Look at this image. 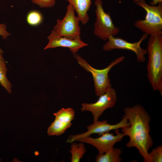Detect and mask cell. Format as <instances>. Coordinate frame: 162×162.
Here are the masks:
<instances>
[{
    "mask_svg": "<svg viewBox=\"0 0 162 162\" xmlns=\"http://www.w3.org/2000/svg\"><path fill=\"white\" fill-rule=\"evenodd\" d=\"M124 111V115L130 123L129 126L122 128L121 130L125 136L129 138L126 146L136 148L144 162H152L148 152L153 144L150 134L151 120L150 115L140 105L127 107Z\"/></svg>",
    "mask_w": 162,
    "mask_h": 162,
    "instance_id": "1",
    "label": "cell"
},
{
    "mask_svg": "<svg viewBox=\"0 0 162 162\" xmlns=\"http://www.w3.org/2000/svg\"><path fill=\"white\" fill-rule=\"evenodd\" d=\"M147 76L154 91L162 95V36H150L147 43Z\"/></svg>",
    "mask_w": 162,
    "mask_h": 162,
    "instance_id": "2",
    "label": "cell"
},
{
    "mask_svg": "<svg viewBox=\"0 0 162 162\" xmlns=\"http://www.w3.org/2000/svg\"><path fill=\"white\" fill-rule=\"evenodd\" d=\"M145 11L144 20H138L134 25L144 33L150 36L162 34V4L158 6L149 5L145 0L135 3Z\"/></svg>",
    "mask_w": 162,
    "mask_h": 162,
    "instance_id": "3",
    "label": "cell"
},
{
    "mask_svg": "<svg viewBox=\"0 0 162 162\" xmlns=\"http://www.w3.org/2000/svg\"><path fill=\"white\" fill-rule=\"evenodd\" d=\"M73 54L80 65L92 75L95 93L97 96H99L105 93L111 87L110 80L109 76L110 71L114 66L123 61L125 58L124 56H120L112 61L106 68L99 69L92 67L76 53Z\"/></svg>",
    "mask_w": 162,
    "mask_h": 162,
    "instance_id": "4",
    "label": "cell"
},
{
    "mask_svg": "<svg viewBox=\"0 0 162 162\" xmlns=\"http://www.w3.org/2000/svg\"><path fill=\"white\" fill-rule=\"evenodd\" d=\"M102 4V0H95L96 18L93 33L98 38L106 40L110 36L117 35L120 29L114 24L110 13L104 11Z\"/></svg>",
    "mask_w": 162,
    "mask_h": 162,
    "instance_id": "5",
    "label": "cell"
},
{
    "mask_svg": "<svg viewBox=\"0 0 162 162\" xmlns=\"http://www.w3.org/2000/svg\"><path fill=\"white\" fill-rule=\"evenodd\" d=\"M75 10L70 4L67 7L66 14L62 19H58L53 29L58 35L71 39L80 38V20L75 16Z\"/></svg>",
    "mask_w": 162,
    "mask_h": 162,
    "instance_id": "6",
    "label": "cell"
},
{
    "mask_svg": "<svg viewBox=\"0 0 162 162\" xmlns=\"http://www.w3.org/2000/svg\"><path fill=\"white\" fill-rule=\"evenodd\" d=\"M148 36L147 34L144 33L138 41L132 43L121 38L110 36L108 38L107 41L104 45L103 49L105 51H110L116 49L131 51L135 53L137 62L143 63L146 61L145 55L147 53V50L142 48L140 45Z\"/></svg>",
    "mask_w": 162,
    "mask_h": 162,
    "instance_id": "7",
    "label": "cell"
},
{
    "mask_svg": "<svg viewBox=\"0 0 162 162\" xmlns=\"http://www.w3.org/2000/svg\"><path fill=\"white\" fill-rule=\"evenodd\" d=\"M99 96L98 99L95 103H82L81 109L82 111H88L92 113L93 122L98 120L106 110L113 107L117 100L116 91L112 87Z\"/></svg>",
    "mask_w": 162,
    "mask_h": 162,
    "instance_id": "8",
    "label": "cell"
},
{
    "mask_svg": "<svg viewBox=\"0 0 162 162\" xmlns=\"http://www.w3.org/2000/svg\"><path fill=\"white\" fill-rule=\"evenodd\" d=\"M130 123L126 117L124 116L122 120L115 124L108 123L106 120L102 121L98 120L93 122L92 124L88 126L87 131L83 133L70 136L67 140V142L71 143L77 141L80 139L90 136L94 134H98L99 136L104 133L110 132L113 130L129 126Z\"/></svg>",
    "mask_w": 162,
    "mask_h": 162,
    "instance_id": "9",
    "label": "cell"
},
{
    "mask_svg": "<svg viewBox=\"0 0 162 162\" xmlns=\"http://www.w3.org/2000/svg\"><path fill=\"white\" fill-rule=\"evenodd\" d=\"M116 134L114 135L109 132L102 134L100 136L94 138L88 136L78 140L77 141L86 143L95 147L99 154H102L113 147L117 142L121 141L125 135L122 133H119L118 129L116 131Z\"/></svg>",
    "mask_w": 162,
    "mask_h": 162,
    "instance_id": "10",
    "label": "cell"
},
{
    "mask_svg": "<svg viewBox=\"0 0 162 162\" xmlns=\"http://www.w3.org/2000/svg\"><path fill=\"white\" fill-rule=\"evenodd\" d=\"M49 42L44 47V50L58 47H63L69 48L73 54L76 52L80 48H83L88 44L84 43L81 38L75 39L59 36L53 29L50 34L47 37Z\"/></svg>",
    "mask_w": 162,
    "mask_h": 162,
    "instance_id": "11",
    "label": "cell"
},
{
    "mask_svg": "<svg viewBox=\"0 0 162 162\" xmlns=\"http://www.w3.org/2000/svg\"><path fill=\"white\" fill-rule=\"evenodd\" d=\"M66 0L74 8L82 24H86L89 20L88 12L92 4V0Z\"/></svg>",
    "mask_w": 162,
    "mask_h": 162,
    "instance_id": "12",
    "label": "cell"
},
{
    "mask_svg": "<svg viewBox=\"0 0 162 162\" xmlns=\"http://www.w3.org/2000/svg\"><path fill=\"white\" fill-rule=\"evenodd\" d=\"M120 148L113 147L102 154H98L96 158V162H120L122 153Z\"/></svg>",
    "mask_w": 162,
    "mask_h": 162,
    "instance_id": "13",
    "label": "cell"
},
{
    "mask_svg": "<svg viewBox=\"0 0 162 162\" xmlns=\"http://www.w3.org/2000/svg\"><path fill=\"white\" fill-rule=\"evenodd\" d=\"M72 125V123H63L55 118L48 128V135L50 136L61 135Z\"/></svg>",
    "mask_w": 162,
    "mask_h": 162,
    "instance_id": "14",
    "label": "cell"
},
{
    "mask_svg": "<svg viewBox=\"0 0 162 162\" xmlns=\"http://www.w3.org/2000/svg\"><path fill=\"white\" fill-rule=\"evenodd\" d=\"M7 70L3 56H0V84L8 93L11 94L12 86L7 77Z\"/></svg>",
    "mask_w": 162,
    "mask_h": 162,
    "instance_id": "15",
    "label": "cell"
},
{
    "mask_svg": "<svg viewBox=\"0 0 162 162\" xmlns=\"http://www.w3.org/2000/svg\"><path fill=\"white\" fill-rule=\"evenodd\" d=\"M71 145L70 150L71 154V162H78L82 158L86 152L83 142H80L79 143L73 142Z\"/></svg>",
    "mask_w": 162,
    "mask_h": 162,
    "instance_id": "16",
    "label": "cell"
},
{
    "mask_svg": "<svg viewBox=\"0 0 162 162\" xmlns=\"http://www.w3.org/2000/svg\"><path fill=\"white\" fill-rule=\"evenodd\" d=\"M74 110L71 108H63L53 114L55 118L64 123H71L75 115Z\"/></svg>",
    "mask_w": 162,
    "mask_h": 162,
    "instance_id": "17",
    "label": "cell"
},
{
    "mask_svg": "<svg viewBox=\"0 0 162 162\" xmlns=\"http://www.w3.org/2000/svg\"><path fill=\"white\" fill-rule=\"evenodd\" d=\"M26 21L30 26H36L40 25L43 20L42 14L39 11L34 10L30 11L26 17Z\"/></svg>",
    "mask_w": 162,
    "mask_h": 162,
    "instance_id": "18",
    "label": "cell"
},
{
    "mask_svg": "<svg viewBox=\"0 0 162 162\" xmlns=\"http://www.w3.org/2000/svg\"><path fill=\"white\" fill-rule=\"evenodd\" d=\"M152 162L162 161V146L159 145L153 148L149 153Z\"/></svg>",
    "mask_w": 162,
    "mask_h": 162,
    "instance_id": "19",
    "label": "cell"
},
{
    "mask_svg": "<svg viewBox=\"0 0 162 162\" xmlns=\"http://www.w3.org/2000/svg\"><path fill=\"white\" fill-rule=\"evenodd\" d=\"M33 4L38 5L41 8H51L56 3L55 0H30Z\"/></svg>",
    "mask_w": 162,
    "mask_h": 162,
    "instance_id": "20",
    "label": "cell"
},
{
    "mask_svg": "<svg viewBox=\"0 0 162 162\" xmlns=\"http://www.w3.org/2000/svg\"><path fill=\"white\" fill-rule=\"evenodd\" d=\"M7 26L4 23L0 24V36H2L3 39H6L11 35L7 31ZM3 51L0 48V56H2Z\"/></svg>",
    "mask_w": 162,
    "mask_h": 162,
    "instance_id": "21",
    "label": "cell"
},
{
    "mask_svg": "<svg viewBox=\"0 0 162 162\" xmlns=\"http://www.w3.org/2000/svg\"><path fill=\"white\" fill-rule=\"evenodd\" d=\"M145 0H133V2L135 3L137 2L143 1ZM162 3V0H152V1L150 3V4L152 5H154L157 4H159Z\"/></svg>",
    "mask_w": 162,
    "mask_h": 162,
    "instance_id": "22",
    "label": "cell"
}]
</instances>
